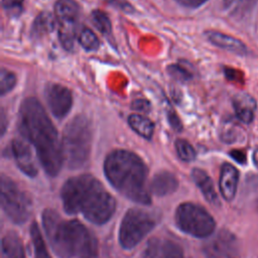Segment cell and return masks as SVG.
Here are the masks:
<instances>
[{"label":"cell","instance_id":"obj_1","mask_svg":"<svg viewBox=\"0 0 258 258\" xmlns=\"http://www.w3.org/2000/svg\"><path fill=\"white\" fill-rule=\"evenodd\" d=\"M18 128L36 150L47 174L56 175L63 163L62 144L45 110L35 98L25 99L19 110Z\"/></svg>","mask_w":258,"mask_h":258},{"label":"cell","instance_id":"obj_2","mask_svg":"<svg viewBox=\"0 0 258 258\" xmlns=\"http://www.w3.org/2000/svg\"><path fill=\"white\" fill-rule=\"evenodd\" d=\"M60 197L68 214L82 213L94 224H105L115 213V199L90 174L69 178L61 187Z\"/></svg>","mask_w":258,"mask_h":258},{"label":"cell","instance_id":"obj_3","mask_svg":"<svg viewBox=\"0 0 258 258\" xmlns=\"http://www.w3.org/2000/svg\"><path fill=\"white\" fill-rule=\"evenodd\" d=\"M42 225L49 243L59 258H96L98 242L79 221H64L50 209L42 213Z\"/></svg>","mask_w":258,"mask_h":258},{"label":"cell","instance_id":"obj_4","mask_svg":"<svg viewBox=\"0 0 258 258\" xmlns=\"http://www.w3.org/2000/svg\"><path fill=\"white\" fill-rule=\"evenodd\" d=\"M104 172L109 182L125 198L142 205L151 203L146 188L147 167L135 153L124 149L110 152L104 162Z\"/></svg>","mask_w":258,"mask_h":258},{"label":"cell","instance_id":"obj_5","mask_svg":"<svg viewBox=\"0 0 258 258\" xmlns=\"http://www.w3.org/2000/svg\"><path fill=\"white\" fill-rule=\"evenodd\" d=\"M61 144L63 161L68 167L77 169L87 163L91 152L92 131L85 116H76L67 124Z\"/></svg>","mask_w":258,"mask_h":258},{"label":"cell","instance_id":"obj_6","mask_svg":"<svg viewBox=\"0 0 258 258\" xmlns=\"http://www.w3.org/2000/svg\"><path fill=\"white\" fill-rule=\"evenodd\" d=\"M177 227L184 233L198 238L210 236L216 227L214 218L201 206L183 203L175 212Z\"/></svg>","mask_w":258,"mask_h":258},{"label":"cell","instance_id":"obj_7","mask_svg":"<svg viewBox=\"0 0 258 258\" xmlns=\"http://www.w3.org/2000/svg\"><path fill=\"white\" fill-rule=\"evenodd\" d=\"M1 206L8 218L16 224L24 223L31 214L32 201L27 192L8 176L1 177Z\"/></svg>","mask_w":258,"mask_h":258},{"label":"cell","instance_id":"obj_8","mask_svg":"<svg viewBox=\"0 0 258 258\" xmlns=\"http://www.w3.org/2000/svg\"><path fill=\"white\" fill-rule=\"evenodd\" d=\"M155 226V220L149 213L140 209L129 210L120 225L119 242L124 249L135 247Z\"/></svg>","mask_w":258,"mask_h":258},{"label":"cell","instance_id":"obj_9","mask_svg":"<svg viewBox=\"0 0 258 258\" xmlns=\"http://www.w3.org/2000/svg\"><path fill=\"white\" fill-rule=\"evenodd\" d=\"M54 11L58 21L59 40L66 49L71 50L74 47L79 6L74 0H57Z\"/></svg>","mask_w":258,"mask_h":258},{"label":"cell","instance_id":"obj_10","mask_svg":"<svg viewBox=\"0 0 258 258\" xmlns=\"http://www.w3.org/2000/svg\"><path fill=\"white\" fill-rule=\"evenodd\" d=\"M207 258H239L236 237L227 230H221L203 248Z\"/></svg>","mask_w":258,"mask_h":258},{"label":"cell","instance_id":"obj_11","mask_svg":"<svg viewBox=\"0 0 258 258\" xmlns=\"http://www.w3.org/2000/svg\"><path fill=\"white\" fill-rule=\"evenodd\" d=\"M45 98L52 115L58 119L70 112L73 105L72 92L59 84H50L45 89Z\"/></svg>","mask_w":258,"mask_h":258},{"label":"cell","instance_id":"obj_12","mask_svg":"<svg viewBox=\"0 0 258 258\" xmlns=\"http://www.w3.org/2000/svg\"><path fill=\"white\" fill-rule=\"evenodd\" d=\"M145 258H183L181 247L165 238H151L144 251Z\"/></svg>","mask_w":258,"mask_h":258},{"label":"cell","instance_id":"obj_13","mask_svg":"<svg viewBox=\"0 0 258 258\" xmlns=\"http://www.w3.org/2000/svg\"><path fill=\"white\" fill-rule=\"evenodd\" d=\"M12 154L20 170L28 176H35L37 174V166L35 164L30 147L25 140L14 139L11 144Z\"/></svg>","mask_w":258,"mask_h":258},{"label":"cell","instance_id":"obj_14","mask_svg":"<svg viewBox=\"0 0 258 258\" xmlns=\"http://www.w3.org/2000/svg\"><path fill=\"white\" fill-rule=\"evenodd\" d=\"M206 35L213 44L223 49H226L239 55H245L247 53L246 45L238 38H235L231 35L216 30H209L206 32Z\"/></svg>","mask_w":258,"mask_h":258},{"label":"cell","instance_id":"obj_15","mask_svg":"<svg viewBox=\"0 0 258 258\" xmlns=\"http://www.w3.org/2000/svg\"><path fill=\"white\" fill-rule=\"evenodd\" d=\"M238 179L239 173L236 167L230 163L223 164L220 174V190L226 201L230 202L234 199L237 191Z\"/></svg>","mask_w":258,"mask_h":258},{"label":"cell","instance_id":"obj_16","mask_svg":"<svg viewBox=\"0 0 258 258\" xmlns=\"http://www.w3.org/2000/svg\"><path fill=\"white\" fill-rule=\"evenodd\" d=\"M178 186V181L174 174L168 171H160L156 173L151 180L150 190L158 197L172 194Z\"/></svg>","mask_w":258,"mask_h":258},{"label":"cell","instance_id":"obj_17","mask_svg":"<svg viewBox=\"0 0 258 258\" xmlns=\"http://www.w3.org/2000/svg\"><path fill=\"white\" fill-rule=\"evenodd\" d=\"M191 177L197 186L203 192L205 199L213 206H220L218 195L209 174L201 168H194L191 171Z\"/></svg>","mask_w":258,"mask_h":258},{"label":"cell","instance_id":"obj_18","mask_svg":"<svg viewBox=\"0 0 258 258\" xmlns=\"http://www.w3.org/2000/svg\"><path fill=\"white\" fill-rule=\"evenodd\" d=\"M234 108L237 117L244 123L249 124L254 119L255 100L249 95L237 96L234 100Z\"/></svg>","mask_w":258,"mask_h":258},{"label":"cell","instance_id":"obj_19","mask_svg":"<svg viewBox=\"0 0 258 258\" xmlns=\"http://www.w3.org/2000/svg\"><path fill=\"white\" fill-rule=\"evenodd\" d=\"M2 252L5 258H25L22 242L14 232H9L3 237Z\"/></svg>","mask_w":258,"mask_h":258},{"label":"cell","instance_id":"obj_20","mask_svg":"<svg viewBox=\"0 0 258 258\" xmlns=\"http://www.w3.org/2000/svg\"><path fill=\"white\" fill-rule=\"evenodd\" d=\"M128 123L130 127L140 136L146 139H150L152 137L154 125L150 119L139 114H132L128 118Z\"/></svg>","mask_w":258,"mask_h":258},{"label":"cell","instance_id":"obj_21","mask_svg":"<svg viewBox=\"0 0 258 258\" xmlns=\"http://www.w3.org/2000/svg\"><path fill=\"white\" fill-rule=\"evenodd\" d=\"M30 238L34 251V258H50L36 222H33L30 226Z\"/></svg>","mask_w":258,"mask_h":258},{"label":"cell","instance_id":"obj_22","mask_svg":"<svg viewBox=\"0 0 258 258\" xmlns=\"http://www.w3.org/2000/svg\"><path fill=\"white\" fill-rule=\"evenodd\" d=\"M53 28V19L49 13H41L35 19L32 31L34 35H42L51 31Z\"/></svg>","mask_w":258,"mask_h":258},{"label":"cell","instance_id":"obj_23","mask_svg":"<svg viewBox=\"0 0 258 258\" xmlns=\"http://www.w3.org/2000/svg\"><path fill=\"white\" fill-rule=\"evenodd\" d=\"M92 22L95 27L103 34H111L112 25L108 15L102 10H95L92 13Z\"/></svg>","mask_w":258,"mask_h":258},{"label":"cell","instance_id":"obj_24","mask_svg":"<svg viewBox=\"0 0 258 258\" xmlns=\"http://www.w3.org/2000/svg\"><path fill=\"white\" fill-rule=\"evenodd\" d=\"M256 0H224V7L232 14H241L247 12Z\"/></svg>","mask_w":258,"mask_h":258},{"label":"cell","instance_id":"obj_25","mask_svg":"<svg viewBox=\"0 0 258 258\" xmlns=\"http://www.w3.org/2000/svg\"><path fill=\"white\" fill-rule=\"evenodd\" d=\"M79 41L81 45L86 49V50H96L99 45L100 41L96 34L89 28H84L79 36Z\"/></svg>","mask_w":258,"mask_h":258},{"label":"cell","instance_id":"obj_26","mask_svg":"<svg viewBox=\"0 0 258 258\" xmlns=\"http://www.w3.org/2000/svg\"><path fill=\"white\" fill-rule=\"evenodd\" d=\"M175 149L178 157L183 161H191L196 158V150L185 140L178 139L175 141Z\"/></svg>","mask_w":258,"mask_h":258},{"label":"cell","instance_id":"obj_27","mask_svg":"<svg viewBox=\"0 0 258 258\" xmlns=\"http://www.w3.org/2000/svg\"><path fill=\"white\" fill-rule=\"evenodd\" d=\"M16 85V76L6 70V69H1L0 73V93L1 95H5L9 93Z\"/></svg>","mask_w":258,"mask_h":258},{"label":"cell","instance_id":"obj_28","mask_svg":"<svg viewBox=\"0 0 258 258\" xmlns=\"http://www.w3.org/2000/svg\"><path fill=\"white\" fill-rule=\"evenodd\" d=\"M23 0H2V6L10 15L16 16L22 10Z\"/></svg>","mask_w":258,"mask_h":258},{"label":"cell","instance_id":"obj_29","mask_svg":"<svg viewBox=\"0 0 258 258\" xmlns=\"http://www.w3.org/2000/svg\"><path fill=\"white\" fill-rule=\"evenodd\" d=\"M168 72L177 80L179 81H186L188 79H190L191 75L183 68L177 66V64H174V66H170L168 68Z\"/></svg>","mask_w":258,"mask_h":258},{"label":"cell","instance_id":"obj_30","mask_svg":"<svg viewBox=\"0 0 258 258\" xmlns=\"http://www.w3.org/2000/svg\"><path fill=\"white\" fill-rule=\"evenodd\" d=\"M107 3L116 6L117 8L121 9L122 11L126 12V13H130L132 12L134 9L133 7L130 5V3H128L126 0H104Z\"/></svg>","mask_w":258,"mask_h":258},{"label":"cell","instance_id":"obj_31","mask_svg":"<svg viewBox=\"0 0 258 258\" xmlns=\"http://www.w3.org/2000/svg\"><path fill=\"white\" fill-rule=\"evenodd\" d=\"M132 107L138 111L148 112L150 109V104L146 100H135L132 104Z\"/></svg>","mask_w":258,"mask_h":258},{"label":"cell","instance_id":"obj_32","mask_svg":"<svg viewBox=\"0 0 258 258\" xmlns=\"http://www.w3.org/2000/svg\"><path fill=\"white\" fill-rule=\"evenodd\" d=\"M177 3L185 6V7H189V8H196L199 7L201 5H203L206 1L208 0H175Z\"/></svg>","mask_w":258,"mask_h":258},{"label":"cell","instance_id":"obj_33","mask_svg":"<svg viewBox=\"0 0 258 258\" xmlns=\"http://www.w3.org/2000/svg\"><path fill=\"white\" fill-rule=\"evenodd\" d=\"M231 156L239 163L244 164L246 162V154L241 150H233L231 151Z\"/></svg>","mask_w":258,"mask_h":258},{"label":"cell","instance_id":"obj_34","mask_svg":"<svg viewBox=\"0 0 258 258\" xmlns=\"http://www.w3.org/2000/svg\"><path fill=\"white\" fill-rule=\"evenodd\" d=\"M4 120H5V115H4V112H3V110H2V111H1V133H2V134L4 133L5 127H6V125H5V123H4Z\"/></svg>","mask_w":258,"mask_h":258},{"label":"cell","instance_id":"obj_35","mask_svg":"<svg viewBox=\"0 0 258 258\" xmlns=\"http://www.w3.org/2000/svg\"><path fill=\"white\" fill-rule=\"evenodd\" d=\"M253 159H254V162L258 165V148L253 153Z\"/></svg>","mask_w":258,"mask_h":258}]
</instances>
